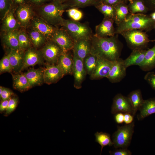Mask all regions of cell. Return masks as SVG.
Segmentation results:
<instances>
[{
    "label": "cell",
    "instance_id": "obj_28",
    "mask_svg": "<svg viewBox=\"0 0 155 155\" xmlns=\"http://www.w3.org/2000/svg\"><path fill=\"white\" fill-rule=\"evenodd\" d=\"M114 7L115 13L114 22L117 26L125 20L130 13L128 5L124 2L121 3Z\"/></svg>",
    "mask_w": 155,
    "mask_h": 155
},
{
    "label": "cell",
    "instance_id": "obj_56",
    "mask_svg": "<svg viewBox=\"0 0 155 155\" xmlns=\"http://www.w3.org/2000/svg\"><path fill=\"white\" fill-rule=\"evenodd\" d=\"M154 29L155 30V25H154Z\"/></svg>",
    "mask_w": 155,
    "mask_h": 155
},
{
    "label": "cell",
    "instance_id": "obj_37",
    "mask_svg": "<svg viewBox=\"0 0 155 155\" xmlns=\"http://www.w3.org/2000/svg\"><path fill=\"white\" fill-rule=\"evenodd\" d=\"M12 7V0H0V15L1 20Z\"/></svg>",
    "mask_w": 155,
    "mask_h": 155
},
{
    "label": "cell",
    "instance_id": "obj_24",
    "mask_svg": "<svg viewBox=\"0 0 155 155\" xmlns=\"http://www.w3.org/2000/svg\"><path fill=\"white\" fill-rule=\"evenodd\" d=\"M146 51L145 49L132 50L130 55L125 60H123V63L125 67L127 68L132 65L139 66L144 61Z\"/></svg>",
    "mask_w": 155,
    "mask_h": 155
},
{
    "label": "cell",
    "instance_id": "obj_26",
    "mask_svg": "<svg viewBox=\"0 0 155 155\" xmlns=\"http://www.w3.org/2000/svg\"><path fill=\"white\" fill-rule=\"evenodd\" d=\"M139 110L140 113L137 116L138 120L155 113V97L144 100Z\"/></svg>",
    "mask_w": 155,
    "mask_h": 155
},
{
    "label": "cell",
    "instance_id": "obj_51",
    "mask_svg": "<svg viewBox=\"0 0 155 155\" xmlns=\"http://www.w3.org/2000/svg\"><path fill=\"white\" fill-rule=\"evenodd\" d=\"M149 15L152 19L155 21V11H153Z\"/></svg>",
    "mask_w": 155,
    "mask_h": 155
},
{
    "label": "cell",
    "instance_id": "obj_52",
    "mask_svg": "<svg viewBox=\"0 0 155 155\" xmlns=\"http://www.w3.org/2000/svg\"><path fill=\"white\" fill-rule=\"evenodd\" d=\"M3 87L2 86H0V96L1 95L2 92Z\"/></svg>",
    "mask_w": 155,
    "mask_h": 155
},
{
    "label": "cell",
    "instance_id": "obj_43",
    "mask_svg": "<svg viewBox=\"0 0 155 155\" xmlns=\"http://www.w3.org/2000/svg\"><path fill=\"white\" fill-rule=\"evenodd\" d=\"M109 153L111 155H131V152L127 148H121L114 151H110Z\"/></svg>",
    "mask_w": 155,
    "mask_h": 155
},
{
    "label": "cell",
    "instance_id": "obj_2",
    "mask_svg": "<svg viewBox=\"0 0 155 155\" xmlns=\"http://www.w3.org/2000/svg\"><path fill=\"white\" fill-rule=\"evenodd\" d=\"M36 15L50 24L57 27L61 26L63 13L67 7L59 0H53L42 5L34 7Z\"/></svg>",
    "mask_w": 155,
    "mask_h": 155
},
{
    "label": "cell",
    "instance_id": "obj_18",
    "mask_svg": "<svg viewBox=\"0 0 155 155\" xmlns=\"http://www.w3.org/2000/svg\"><path fill=\"white\" fill-rule=\"evenodd\" d=\"M25 51L20 49L9 50L7 54L12 71L20 72L23 64Z\"/></svg>",
    "mask_w": 155,
    "mask_h": 155
},
{
    "label": "cell",
    "instance_id": "obj_36",
    "mask_svg": "<svg viewBox=\"0 0 155 155\" xmlns=\"http://www.w3.org/2000/svg\"><path fill=\"white\" fill-rule=\"evenodd\" d=\"M95 7L104 15V18L114 20L115 13L114 6L101 3Z\"/></svg>",
    "mask_w": 155,
    "mask_h": 155
},
{
    "label": "cell",
    "instance_id": "obj_34",
    "mask_svg": "<svg viewBox=\"0 0 155 155\" xmlns=\"http://www.w3.org/2000/svg\"><path fill=\"white\" fill-rule=\"evenodd\" d=\"M98 57L96 55L90 53L83 59V63L87 74L90 75L94 69L97 63Z\"/></svg>",
    "mask_w": 155,
    "mask_h": 155
},
{
    "label": "cell",
    "instance_id": "obj_32",
    "mask_svg": "<svg viewBox=\"0 0 155 155\" xmlns=\"http://www.w3.org/2000/svg\"><path fill=\"white\" fill-rule=\"evenodd\" d=\"M128 6L129 12L133 14H145L149 11L143 0H134L129 2Z\"/></svg>",
    "mask_w": 155,
    "mask_h": 155
},
{
    "label": "cell",
    "instance_id": "obj_15",
    "mask_svg": "<svg viewBox=\"0 0 155 155\" xmlns=\"http://www.w3.org/2000/svg\"><path fill=\"white\" fill-rule=\"evenodd\" d=\"M113 61L98 57L96 67L90 75V79L94 80L106 78L112 66Z\"/></svg>",
    "mask_w": 155,
    "mask_h": 155
},
{
    "label": "cell",
    "instance_id": "obj_4",
    "mask_svg": "<svg viewBox=\"0 0 155 155\" xmlns=\"http://www.w3.org/2000/svg\"><path fill=\"white\" fill-rule=\"evenodd\" d=\"M61 26L67 32L74 42L82 39H91L94 35L88 24L71 19H64Z\"/></svg>",
    "mask_w": 155,
    "mask_h": 155
},
{
    "label": "cell",
    "instance_id": "obj_6",
    "mask_svg": "<svg viewBox=\"0 0 155 155\" xmlns=\"http://www.w3.org/2000/svg\"><path fill=\"white\" fill-rule=\"evenodd\" d=\"M134 122L121 126H118L117 130L113 134L112 141L115 148H127L130 145L134 133Z\"/></svg>",
    "mask_w": 155,
    "mask_h": 155
},
{
    "label": "cell",
    "instance_id": "obj_3",
    "mask_svg": "<svg viewBox=\"0 0 155 155\" xmlns=\"http://www.w3.org/2000/svg\"><path fill=\"white\" fill-rule=\"evenodd\" d=\"M155 21L150 15L142 13H130L125 20L117 26L115 34L127 30L137 29L147 32L154 29Z\"/></svg>",
    "mask_w": 155,
    "mask_h": 155
},
{
    "label": "cell",
    "instance_id": "obj_41",
    "mask_svg": "<svg viewBox=\"0 0 155 155\" xmlns=\"http://www.w3.org/2000/svg\"><path fill=\"white\" fill-rule=\"evenodd\" d=\"M144 79L155 90V73L153 72L147 73L144 77Z\"/></svg>",
    "mask_w": 155,
    "mask_h": 155
},
{
    "label": "cell",
    "instance_id": "obj_7",
    "mask_svg": "<svg viewBox=\"0 0 155 155\" xmlns=\"http://www.w3.org/2000/svg\"><path fill=\"white\" fill-rule=\"evenodd\" d=\"M14 13L21 27L25 29L30 26L32 19L36 15L34 6L29 3L18 7Z\"/></svg>",
    "mask_w": 155,
    "mask_h": 155
},
{
    "label": "cell",
    "instance_id": "obj_57",
    "mask_svg": "<svg viewBox=\"0 0 155 155\" xmlns=\"http://www.w3.org/2000/svg\"><path fill=\"white\" fill-rule=\"evenodd\" d=\"M60 0V1H62V0Z\"/></svg>",
    "mask_w": 155,
    "mask_h": 155
},
{
    "label": "cell",
    "instance_id": "obj_22",
    "mask_svg": "<svg viewBox=\"0 0 155 155\" xmlns=\"http://www.w3.org/2000/svg\"><path fill=\"white\" fill-rule=\"evenodd\" d=\"M69 52H63L57 64L61 69L64 75L73 74V55Z\"/></svg>",
    "mask_w": 155,
    "mask_h": 155
},
{
    "label": "cell",
    "instance_id": "obj_30",
    "mask_svg": "<svg viewBox=\"0 0 155 155\" xmlns=\"http://www.w3.org/2000/svg\"><path fill=\"white\" fill-rule=\"evenodd\" d=\"M131 102L133 110V115L134 116L143 104V100L142 93L139 89L133 90L130 92L127 96Z\"/></svg>",
    "mask_w": 155,
    "mask_h": 155
},
{
    "label": "cell",
    "instance_id": "obj_8",
    "mask_svg": "<svg viewBox=\"0 0 155 155\" xmlns=\"http://www.w3.org/2000/svg\"><path fill=\"white\" fill-rule=\"evenodd\" d=\"M40 51L48 63L57 64L59 58L63 52L60 47L52 40L47 41Z\"/></svg>",
    "mask_w": 155,
    "mask_h": 155
},
{
    "label": "cell",
    "instance_id": "obj_16",
    "mask_svg": "<svg viewBox=\"0 0 155 155\" xmlns=\"http://www.w3.org/2000/svg\"><path fill=\"white\" fill-rule=\"evenodd\" d=\"M43 60L40 51L33 46L30 47L25 51L23 64L20 71L29 67L42 64Z\"/></svg>",
    "mask_w": 155,
    "mask_h": 155
},
{
    "label": "cell",
    "instance_id": "obj_48",
    "mask_svg": "<svg viewBox=\"0 0 155 155\" xmlns=\"http://www.w3.org/2000/svg\"><path fill=\"white\" fill-rule=\"evenodd\" d=\"M101 3L115 6L118 4L124 2L122 0H101Z\"/></svg>",
    "mask_w": 155,
    "mask_h": 155
},
{
    "label": "cell",
    "instance_id": "obj_19",
    "mask_svg": "<svg viewBox=\"0 0 155 155\" xmlns=\"http://www.w3.org/2000/svg\"><path fill=\"white\" fill-rule=\"evenodd\" d=\"M14 10L12 7L1 20L2 32L13 31L22 28L15 17Z\"/></svg>",
    "mask_w": 155,
    "mask_h": 155
},
{
    "label": "cell",
    "instance_id": "obj_44",
    "mask_svg": "<svg viewBox=\"0 0 155 155\" xmlns=\"http://www.w3.org/2000/svg\"><path fill=\"white\" fill-rule=\"evenodd\" d=\"M28 2L34 7L39 6L50 2L53 0H28Z\"/></svg>",
    "mask_w": 155,
    "mask_h": 155
},
{
    "label": "cell",
    "instance_id": "obj_39",
    "mask_svg": "<svg viewBox=\"0 0 155 155\" xmlns=\"http://www.w3.org/2000/svg\"><path fill=\"white\" fill-rule=\"evenodd\" d=\"M66 10L69 16L74 21H78L83 17L82 12L77 8H70Z\"/></svg>",
    "mask_w": 155,
    "mask_h": 155
},
{
    "label": "cell",
    "instance_id": "obj_27",
    "mask_svg": "<svg viewBox=\"0 0 155 155\" xmlns=\"http://www.w3.org/2000/svg\"><path fill=\"white\" fill-rule=\"evenodd\" d=\"M13 87L20 92L26 91L31 88L24 73L12 74Z\"/></svg>",
    "mask_w": 155,
    "mask_h": 155
},
{
    "label": "cell",
    "instance_id": "obj_25",
    "mask_svg": "<svg viewBox=\"0 0 155 155\" xmlns=\"http://www.w3.org/2000/svg\"><path fill=\"white\" fill-rule=\"evenodd\" d=\"M33 46L38 48L42 47L48 41L39 32L31 26L26 29Z\"/></svg>",
    "mask_w": 155,
    "mask_h": 155
},
{
    "label": "cell",
    "instance_id": "obj_10",
    "mask_svg": "<svg viewBox=\"0 0 155 155\" xmlns=\"http://www.w3.org/2000/svg\"><path fill=\"white\" fill-rule=\"evenodd\" d=\"M30 26L42 34L48 41L51 40L58 28L50 24L36 15L32 19Z\"/></svg>",
    "mask_w": 155,
    "mask_h": 155
},
{
    "label": "cell",
    "instance_id": "obj_13",
    "mask_svg": "<svg viewBox=\"0 0 155 155\" xmlns=\"http://www.w3.org/2000/svg\"><path fill=\"white\" fill-rule=\"evenodd\" d=\"M64 75L62 70L57 64L47 63L44 68V83L48 84L57 82Z\"/></svg>",
    "mask_w": 155,
    "mask_h": 155
},
{
    "label": "cell",
    "instance_id": "obj_33",
    "mask_svg": "<svg viewBox=\"0 0 155 155\" xmlns=\"http://www.w3.org/2000/svg\"><path fill=\"white\" fill-rule=\"evenodd\" d=\"M18 39L20 49L25 51L32 46L26 29L21 28L18 30Z\"/></svg>",
    "mask_w": 155,
    "mask_h": 155
},
{
    "label": "cell",
    "instance_id": "obj_50",
    "mask_svg": "<svg viewBox=\"0 0 155 155\" xmlns=\"http://www.w3.org/2000/svg\"><path fill=\"white\" fill-rule=\"evenodd\" d=\"M9 100H1L0 104V112L2 113L5 111L7 107L9 101Z\"/></svg>",
    "mask_w": 155,
    "mask_h": 155
},
{
    "label": "cell",
    "instance_id": "obj_23",
    "mask_svg": "<svg viewBox=\"0 0 155 155\" xmlns=\"http://www.w3.org/2000/svg\"><path fill=\"white\" fill-rule=\"evenodd\" d=\"M44 68H32L24 73L31 88L40 85L44 83Z\"/></svg>",
    "mask_w": 155,
    "mask_h": 155
},
{
    "label": "cell",
    "instance_id": "obj_21",
    "mask_svg": "<svg viewBox=\"0 0 155 155\" xmlns=\"http://www.w3.org/2000/svg\"><path fill=\"white\" fill-rule=\"evenodd\" d=\"M19 30L8 32H2L1 39L2 42L9 50L20 49L18 39Z\"/></svg>",
    "mask_w": 155,
    "mask_h": 155
},
{
    "label": "cell",
    "instance_id": "obj_40",
    "mask_svg": "<svg viewBox=\"0 0 155 155\" xmlns=\"http://www.w3.org/2000/svg\"><path fill=\"white\" fill-rule=\"evenodd\" d=\"M18 99L17 97H11L9 100L7 108L4 115L7 116L13 112L16 109L18 103Z\"/></svg>",
    "mask_w": 155,
    "mask_h": 155
},
{
    "label": "cell",
    "instance_id": "obj_42",
    "mask_svg": "<svg viewBox=\"0 0 155 155\" xmlns=\"http://www.w3.org/2000/svg\"><path fill=\"white\" fill-rule=\"evenodd\" d=\"M14 94L13 92L9 88L3 87L2 93L0 96L1 100L9 99Z\"/></svg>",
    "mask_w": 155,
    "mask_h": 155
},
{
    "label": "cell",
    "instance_id": "obj_53",
    "mask_svg": "<svg viewBox=\"0 0 155 155\" xmlns=\"http://www.w3.org/2000/svg\"><path fill=\"white\" fill-rule=\"evenodd\" d=\"M124 3H127V2L128 1V0H122Z\"/></svg>",
    "mask_w": 155,
    "mask_h": 155
},
{
    "label": "cell",
    "instance_id": "obj_5",
    "mask_svg": "<svg viewBox=\"0 0 155 155\" xmlns=\"http://www.w3.org/2000/svg\"><path fill=\"white\" fill-rule=\"evenodd\" d=\"M119 34L124 38L127 46L132 50L145 49L149 42L155 41L149 39L146 32L139 30H129Z\"/></svg>",
    "mask_w": 155,
    "mask_h": 155
},
{
    "label": "cell",
    "instance_id": "obj_1",
    "mask_svg": "<svg viewBox=\"0 0 155 155\" xmlns=\"http://www.w3.org/2000/svg\"><path fill=\"white\" fill-rule=\"evenodd\" d=\"M116 34L106 37L94 35L91 38V53L111 61L119 59L123 45L118 38V34Z\"/></svg>",
    "mask_w": 155,
    "mask_h": 155
},
{
    "label": "cell",
    "instance_id": "obj_49",
    "mask_svg": "<svg viewBox=\"0 0 155 155\" xmlns=\"http://www.w3.org/2000/svg\"><path fill=\"white\" fill-rule=\"evenodd\" d=\"M13 7L15 10L18 6L29 3L28 0H12Z\"/></svg>",
    "mask_w": 155,
    "mask_h": 155
},
{
    "label": "cell",
    "instance_id": "obj_46",
    "mask_svg": "<svg viewBox=\"0 0 155 155\" xmlns=\"http://www.w3.org/2000/svg\"><path fill=\"white\" fill-rule=\"evenodd\" d=\"M115 120L118 124L122 123L124 122V114L122 112H119L115 114L114 116Z\"/></svg>",
    "mask_w": 155,
    "mask_h": 155
},
{
    "label": "cell",
    "instance_id": "obj_45",
    "mask_svg": "<svg viewBox=\"0 0 155 155\" xmlns=\"http://www.w3.org/2000/svg\"><path fill=\"white\" fill-rule=\"evenodd\" d=\"M149 11H155V0H143Z\"/></svg>",
    "mask_w": 155,
    "mask_h": 155
},
{
    "label": "cell",
    "instance_id": "obj_47",
    "mask_svg": "<svg viewBox=\"0 0 155 155\" xmlns=\"http://www.w3.org/2000/svg\"><path fill=\"white\" fill-rule=\"evenodd\" d=\"M134 116L129 113H124V122L126 124H130L133 122Z\"/></svg>",
    "mask_w": 155,
    "mask_h": 155
},
{
    "label": "cell",
    "instance_id": "obj_31",
    "mask_svg": "<svg viewBox=\"0 0 155 155\" xmlns=\"http://www.w3.org/2000/svg\"><path fill=\"white\" fill-rule=\"evenodd\" d=\"M67 8H84L89 6L95 7L101 3V0H68L65 2Z\"/></svg>",
    "mask_w": 155,
    "mask_h": 155
},
{
    "label": "cell",
    "instance_id": "obj_35",
    "mask_svg": "<svg viewBox=\"0 0 155 155\" xmlns=\"http://www.w3.org/2000/svg\"><path fill=\"white\" fill-rule=\"evenodd\" d=\"M95 137V141L98 143L101 146L100 154L102 149L106 146H111L113 145L111 140L110 135L106 133L98 132L94 134Z\"/></svg>",
    "mask_w": 155,
    "mask_h": 155
},
{
    "label": "cell",
    "instance_id": "obj_38",
    "mask_svg": "<svg viewBox=\"0 0 155 155\" xmlns=\"http://www.w3.org/2000/svg\"><path fill=\"white\" fill-rule=\"evenodd\" d=\"M12 71L8 55L4 56L0 61V72L1 73Z\"/></svg>",
    "mask_w": 155,
    "mask_h": 155
},
{
    "label": "cell",
    "instance_id": "obj_9",
    "mask_svg": "<svg viewBox=\"0 0 155 155\" xmlns=\"http://www.w3.org/2000/svg\"><path fill=\"white\" fill-rule=\"evenodd\" d=\"M51 40L55 42L63 52H67L73 50L74 42L62 27L57 28Z\"/></svg>",
    "mask_w": 155,
    "mask_h": 155
},
{
    "label": "cell",
    "instance_id": "obj_55",
    "mask_svg": "<svg viewBox=\"0 0 155 155\" xmlns=\"http://www.w3.org/2000/svg\"><path fill=\"white\" fill-rule=\"evenodd\" d=\"M129 2H131L134 0H128Z\"/></svg>",
    "mask_w": 155,
    "mask_h": 155
},
{
    "label": "cell",
    "instance_id": "obj_12",
    "mask_svg": "<svg viewBox=\"0 0 155 155\" xmlns=\"http://www.w3.org/2000/svg\"><path fill=\"white\" fill-rule=\"evenodd\" d=\"M119 112L129 113L133 115V110L130 101L127 96L121 94L116 95L113 99L111 113L115 114Z\"/></svg>",
    "mask_w": 155,
    "mask_h": 155
},
{
    "label": "cell",
    "instance_id": "obj_29",
    "mask_svg": "<svg viewBox=\"0 0 155 155\" xmlns=\"http://www.w3.org/2000/svg\"><path fill=\"white\" fill-rule=\"evenodd\" d=\"M139 67L144 71L150 70L155 67V44L146 51L144 61Z\"/></svg>",
    "mask_w": 155,
    "mask_h": 155
},
{
    "label": "cell",
    "instance_id": "obj_54",
    "mask_svg": "<svg viewBox=\"0 0 155 155\" xmlns=\"http://www.w3.org/2000/svg\"><path fill=\"white\" fill-rule=\"evenodd\" d=\"M68 0H62V3H64L68 1Z\"/></svg>",
    "mask_w": 155,
    "mask_h": 155
},
{
    "label": "cell",
    "instance_id": "obj_17",
    "mask_svg": "<svg viewBox=\"0 0 155 155\" xmlns=\"http://www.w3.org/2000/svg\"><path fill=\"white\" fill-rule=\"evenodd\" d=\"M114 22V20L104 17L102 22L96 26L94 35L99 37L114 36L115 34Z\"/></svg>",
    "mask_w": 155,
    "mask_h": 155
},
{
    "label": "cell",
    "instance_id": "obj_11",
    "mask_svg": "<svg viewBox=\"0 0 155 155\" xmlns=\"http://www.w3.org/2000/svg\"><path fill=\"white\" fill-rule=\"evenodd\" d=\"M73 75L74 78V86L77 89H80L85 79L87 73L84 68L83 60L73 54Z\"/></svg>",
    "mask_w": 155,
    "mask_h": 155
},
{
    "label": "cell",
    "instance_id": "obj_20",
    "mask_svg": "<svg viewBox=\"0 0 155 155\" xmlns=\"http://www.w3.org/2000/svg\"><path fill=\"white\" fill-rule=\"evenodd\" d=\"M91 39H80L74 42L73 54L83 60L88 55L91 53Z\"/></svg>",
    "mask_w": 155,
    "mask_h": 155
},
{
    "label": "cell",
    "instance_id": "obj_14",
    "mask_svg": "<svg viewBox=\"0 0 155 155\" xmlns=\"http://www.w3.org/2000/svg\"><path fill=\"white\" fill-rule=\"evenodd\" d=\"M123 63V60L119 58L113 61L106 78L112 83L120 82L126 75V69Z\"/></svg>",
    "mask_w": 155,
    "mask_h": 155
}]
</instances>
